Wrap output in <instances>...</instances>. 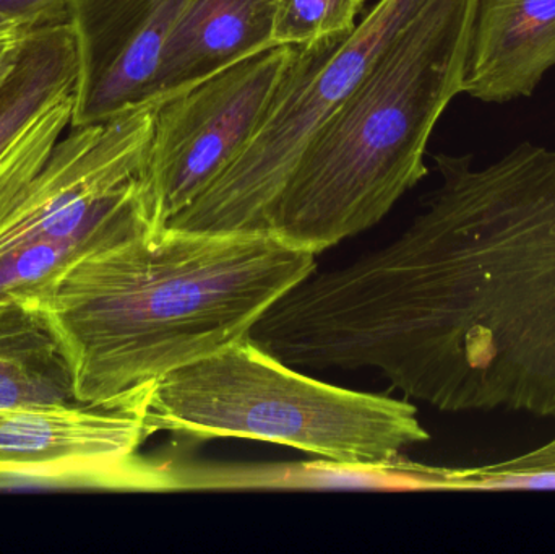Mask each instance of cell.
<instances>
[{
    "label": "cell",
    "mask_w": 555,
    "mask_h": 554,
    "mask_svg": "<svg viewBox=\"0 0 555 554\" xmlns=\"http://www.w3.org/2000/svg\"><path fill=\"white\" fill-rule=\"evenodd\" d=\"M364 0H276L273 44H322L354 31Z\"/></svg>",
    "instance_id": "obj_15"
},
{
    "label": "cell",
    "mask_w": 555,
    "mask_h": 554,
    "mask_svg": "<svg viewBox=\"0 0 555 554\" xmlns=\"http://www.w3.org/2000/svg\"><path fill=\"white\" fill-rule=\"evenodd\" d=\"M478 0H426L300 153L267 233L319 256L375 227L427 175V143L463 93Z\"/></svg>",
    "instance_id": "obj_3"
},
{
    "label": "cell",
    "mask_w": 555,
    "mask_h": 554,
    "mask_svg": "<svg viewBox=\"0 0 555 554\" xmlns=\"http://www.w3.org/2000/svg\"><path fill=\"white\" fill-rule=\"evenodd\" d=\"M275 10L276 0H194L169 41L156 101L275 48Z\"/></svg>",
    "instance_id": "obj_11"
},
{
    "label": "cell",
    "mask_w": 555,
    "mask_h": 554,
    "mask_svg": "<svg viewBox=\"0 0 555 554\" xmlns=\"http://www.w3.org/2000/svg\"><path fill=\"white\" fill-rule=\"evenodd\" d=\"M317 256L272 234L165 230L75 260L29 299L70 371L75 400L119 405L250 334Z\"/></svg>",
    "instance_id": "obj_2"
},
{
    "label": "cell",
    "mask_w": 555,
    "mask_h": 554,
    "mask_svg": "<svg viewBox=\"0 0 555 554\" xmlns=\"http://www.w3.org/2000/svg\"><path fill=\"white\" fill-rule=\"evenodd\" d=\"M194 0H68L78 75L70 127L156 101L169 41Z\"/></svg>",
    "instance_id": "obj_8"
},
{
    "label": "cell",
    "mask_w": 555,
    "mask_h": 554,
    "mask_svg": "<svg viewBox=\"0 0 555 554\" xmlns=\"http://www.w3.org/2000/svg\"><path fill=\"white\" fill-rule=\"evenodd\" d=\"M77 403L51 332L25 301L0 302V410Z\"/></svg>",
    "instance_id": "obj_12"
},
{
    "label": "cell",
    "mask_w": 555,
    "mask_h": 554,
    "mask_svg": "<svg viewBox=\"0 0 555 554\" xmlns=\"http://www.w3.org/2000/svg\"><path fill=\"white\" fill-rule=\"evenodd\" d=\"M410 227L345 267L356 347L406 399L555 418V149L434 156Z\"/></svg>",
    "instance_id": "obj_1"
},
{
    "label": "cell",
    "mask_w": 555,
    "mask_h": 554,
    "mask_svg": "<svg viewBox=\"0 0 555 554\" xmlns=\"http://www.w3.org/2000/svg\"><path fill=\"white\" fill-rule=\"evenodd\" d=\"M555 67V0H478L463 93L485 103L531 96Z\"/></svg>",
    "instance_id": "obj_10"
},
{
    "label": "cell",
    "mask_w": 555,
    "mask_h": 554,
    "mask_svg": "<svg viewBox=\"0 0 555 554\" xmlns=\"http://www.w3.org/2000/svg\"><path fill=\"white\" fill-rule=\"evenodd\" d=\"M68 0H0V23L16 22L38 28L65 22Z\"/></svg>",
    "instance_id": "obj_17"
},
{
    "label": "cell",
    "mask_w": 555,
    "mask_h": 554,
    "mask_svg": "<svg viewBox=\"0 0 555 554\" xmlns=\"http://www.w3.org/2000/svg\"><path fill=\"white\" fill-rule=\"evenodd\" d=\"M74 33L67 22L33 29L22 64L0 100V156L62 91L77 85Z\"/></svg>",
    "instance_id": "obj_13"
},
{
    "label": "cell",
    "mask_w": 555,
    "mask_h": 554,
    "mask_svg": "<svg viewBox=\"0 0 555 554\" xmlns=\"http://www.w3.org/2000/svg\"><path fill=\"white\" fill-rule=\"evenodd\" d=\"M489 468H499V471H525V468H555V436L546 445L525 452L517 458L507 459V461L488 464Z\"/></svg>",
    "instance_id": "obj_19"
},
{
    "label": "cell",
    "mask_w": 555,
    "mask_h": 554,
    "mask_svg": "<svg viewBox=\"0 0 555 554\" xmlns=\"http://www.w3.org/2000/svg\"><path fill=\"white\" fill-rule=\"evenodd\" d=\"M155 493L179 491H455V468L408 461L378 465L320 459L296 464H217L184 458H152Z\"/></svg>",
    "instance_id": "obj_9"
},
{
    "label": "cell",
    "mask_w": 555,
    "mask_h": 554,
    "mask_svg": "<svg viewBox=\"0 0 555 554\" xmlns=\"http://www.w3.org/2000/svg\"><path fill=\"white\" fill-rule=\"evenodd\" d=\"M459 491L502 493V491H555V468L499 471L482 467L460 468Z\"/></svg>",
    "instance_id": "obj_16"
},
{
    "label": "cell",
    "mask_w": 555,
    "mask_h": 554,
    "mask_svg": "<svg viewBox=\"0 0 555 554\" xmlns=\"http://www.w3.org/2000/svg\"><path fill=\"white\" fill-rule=\"evenodd\" d=\"M424 2L378 0L348 36L299 48L286 85L247 149L166 230L269 234L270 211L310 137Z\"/></svg>",
    "instance_id": "obj_5"
},
{
    "label": "cell",
    "mask_w": 555,
    "mask_h": 554,
    "mask_svg": "<svg viewBox=\"0 0 555 554\" xmlns=\"http://www.w3.org/2000/svg\"><path fill=\"white\" fill-rule=\"evenodd\" d=\"M297 55L296 46H275L158 103L142 175L153 237L240 158L286 85Z\"/></svg>",
    "instance_id": "obj_6"
},
{
    "label": "cell",
    "mask_w": 555,
    "mask_h": 554,
    "mask_svg": "<svg viewBox=\"0 0 555 554\" xmlns=\"http://www.w3.org/2000/svg\"><path fill=\"white\" fill-rule=\"evenodd\" d=\"M33 29L23 23H0V100L22 64Z\"/></svg>",
    "instance_id": "obj_18"
},
{
    "label": "cell",
    "mask_w": 555,
    "mask_h": 554,
    "mask_svg": "<svg viewBox=\"0 0 555 554\" xmlns=\"http://www.w3.org/2000/svg\"><path fill=\"white\" fill-rule=\"evenodd\" d=\"M75 87L55 96L0 156V224L41 171L74 117Z\"/></svg>",
    "instance_id": "obj_14"
},
{
    "label": "cell",
    "mask_w": 555,
    "mask_h": 554,
    "mask_svg": "<svg viewBox=\"0 0 555 554\" xmlns=\"http://www.w3.org/2000/svg\"><path fill=\"white\" fill-rule=\"evenodd\" d=\"M142 396L143 389L119 405L0 410V480L146 493Z\"/></svg>",
    "instance_id": "obj_7"
},
{
    "label": "cell",
    "mask_w": 555,
    "mask_h": 554,
    "mask_svg": "<svg viewBox=\"0 0 555 554\" xmlns=\"http://www.w3.org/2000/svg\"><path fill=\"white\" fill-rule=\"evenodd\" d=\"M150 438L253 439L343 464L378 465L430 441L410 400L343 389L240 338L143 389Z\"/></svg>",
    "instance_id": "obj_4"
}]
</instances>
